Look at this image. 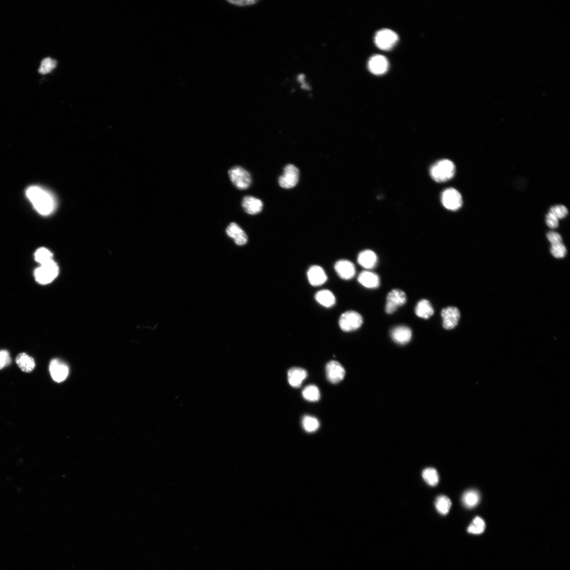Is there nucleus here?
Instances as JSON below:
<instances>
[{"label": "nucleus", "instance_id": "nucleus-7", "mask_svg": "<svg viewBox=\"0 0 570 570\" xmlns=\"http://www.w3.org/2000/svg\"><path fill=\"white\" fill-rule=\"evenodd\" d=\"M442 202L446 209L456 211L462 207L463 198L457 190L449 188L444 191L442 195Z\"/></svg>", "mask_w": 570, "mask_h": 570}, {"label": "nucleus", "instance_id": "nucleus-23", "mask_svg": "<svg viewBox=\"0 0 570 570\" xmlns=\"http://www.w3.org/2000/svg\"><path fill=\"white\" fill-rule=\"evenodd\" d=\"M18 367L25 372H30L35 368L36 364L32 357L22 353L19 354L16 358Z\"/></svg>", "mask_w": 570, "mask_h": 570}, {"label": "nucleus", "instance_id": "nucleus-35", "mask_svg": "<svg viewBox=\"0 0 570 570\" xmlns=\"http://www.w3.org/2000/svg\"><path fill=\"white\" fill-rule=\"evenodd\" d=\"M11 359L9 353L6 350L0 351V370L10 365Z\"/></svg>", "mask_w": 570, "mask_h": 570}, {"label": "nucleus", "instance_id": "nucleus-28", "mask_svg": "<svg viewBox=\"0 0 570 570\" xmlns=\"http://www.w3.org/2000/svg\"><path fill=\"white\" fill-rule=\"evenodd\" d=\"M422 477L424 481L429 485H437L439 481V476L437 471L432 468L424 470L422 472Z\"/></svg>", "mask_w": 570, "mask_h": 570}, {"label": "nucleus", "instance_id": "nucleus-32", "mask_svg": "<svg viewBox=\"0 0 570 570\" xmlns=\"http://www.w3.org/2000/svg\"><path fill=\"white\" fill-rule=\"evenodd\" d=\"M57 61L51 58H46L41 62L39 72L45 74L52 72L57 66Z\"/></svg>", "mask_w": 570, "mask_h": 570}, {"label": "nucleus", "instance_id": "nucleus-8", "mask_svg": "<svg viewBox=\"0 0 570 570\" xmlns=\"http://www.w3.org/2000/svg\"><path fill=\"white\" fill-rule=\"evenodd\" d=\"M299 171L293 164H288L284 168V174L279 178V184L281 188L291 189L297 185L299 181Z\"/></svg>", "mask_w": 570, "mask_h": 570}, {"label": "nucleus", "instance_id": "nucleus-34", "mask_svg": "<svg viewBox=\"0 0 570 570\" xmlns=\"http://www.w3.org/2000/svg\"><path fill=\"white\" fill-rule=\"evenodd\" d=\"M551 252L552 255L557 258H564L567 254V248L566 246L562 244L552 245L551 248Z\"/></svg>", "mask_w": 570, "mask_h": 570}, {"label": "nucleus", "instance_id": "nucleus-18", "mask_svg": "<svg viewBox=\"0 0 570 570\" xmlns=\"http://www.w3.org/2000/svg\"><path fill=\"white\" fill-rule=\"evenodd\" d=\"M242 205L245 212L251 215L259 214L263 208V202L260 199L251 196L245 197Z\"/></svg>", "mask_w": 570, "mask_h": 570}, {"label": "nucleus", "instance_id": "nucleus-38", "mask_svg": "<svg viewBox=\"0 0 570 570\" xmlns=\"http://www.w3.org/2000/svg\"><path fill=\"white\" fill-rule=\"evenodd\" d=\"M227 2L232 5L238 6H249L257 2L256 1H228Z\"/></svg>", "mask_w": 570, "mask_h": 570}, {"label": "nucleus", "instance_id": "nucleus-6", "mask_svg": "<svg viewBox=\"0 0 570 570\" xmlns=\"http://www.w3.org/2000/svg\"><path fill=\"white\" fill-rule=\"evenodd\" d=\"M398 40L397 34L390 29H382L376 34L374 41L377 47L383 50H389L396 45Z\"/></svg>", "mask_w": 570, "mask_h": 570}, {"label": "nucleus", "instance_id": "nucleus-3", "mask_svg": "<svg viewBox=\"0 0 570 570\" xmlns=\"http://www.w3.org/2000/svg\"><path fill=\"white\" fill-rule=\"evenodd\" d=\"M58 273V267L56 263L52 260L50 262L40 265L34 273V276L38 283L46 285L51 283L57 277Z\"/></svg>", "mask_w": 570, "mask_h": 570}, {"label": "nucleus", "instance_id": "nucleus-26", "mask_svg": "<svg viewBox=\"0 0 570 570\" xmlns=\"http://www.w3.org/2000/svg\"><path fill=\"white\" fill-rule=\"evenodd\" d=\"M435 504L437 511L445 516L449 513L451 506V502L448 497L440 496L436 498Z\"/></svg>", "mask_w": 570, "mask_h": 570}, {"label": "nucleus", "instance_id": "nucleus-33", "mask_svg": "<svg viewBox=\"0 0 570 570\" xmlns=\"http://www.w3.org/2000/svg\"><path fill=\"white\" fill-rule=\"evenodd\" d=\"M548 212L551 213L559 220L564 219L568 215V210L565 205H557L552 207Z\"/></svg>", "mask_w": 570, "mask_h": 570}, {"label": "nucleus", "instance_id": "nucleus-10", "mask_svg": "<svg viewBox=\"0 0 570 570\" xmlns=\"http://www.w3.org/2000/svg\"><path fill=\"white\" fill-rule=\"evenodd\" d=\"M327 378L333 384L340 382L344 379L346 371L341 364L335 361H332L327 364L326 367Z\"/></svg>", "mask_w": 570, "mask_h": 570}, {"label": "nucleus", "instance_id": "nucleus-17", "mask_svg": "<svg viewBox=\"0 0 570 570\" xmlns=\"http://www.w3.org/2000/svg\"><path fill=\"white\" fill-rule=\"evenodd\" d=\"M226 232L229 237L234 240L237 245L243 246L248 242V237L246 232L236 223H230Z\"/></svg>", "mask_w": 570, "mask_h": 570}, {"label": "nucleus", "instance_id": "nucleus-14", "mask_svg": "<svg viewBox=\"0 0 570 570\" xmlns=\"http://www.w3.org/2000/svg\"><path fill=\"white\" fill-rule=\"evenodd\" d=\"M335 270L341 278L346 280L353 278L356 273L354 265L346 259L340 260L336 262Z\"/></svg>", "mask_w": 570, "mask_h": 570}, {"label": "nucleus", "instance_id": "nucleus-2", "mask_svg": "<svg viewBox=\"0 0 570 570\" xmlns=\"http://www.w3.org/2000/svg\"><path fill=\"white\" fill-rule=\"evenodd\" d=\"M455 173L454 163L448 160L437 162L430 169L431 177L437 182H444L451 179Z\"/></svg>", "mask_w": 570, "mask_h": 570}, {"label": "nucleus", "instance_id": "nucleus-24", "mask_svg": "<svg viewBox=\"0 0 570 570\" xmlns=\"http://www.w3.org/2000/svg\"><path fill=\"white\" fill-rule=\"evenodd\" d=\"M315 298L320 304L327 308L333 306L336 302L334 295L331 291L326 290L318 292Z\"/></svg>", "mask_w": 570, "mask_h": 570}, {"label": "nucleus", "instance_id": "nucleus-22", "mask_svg": "<svg viewBox=\"0 0 570 570\" xmlns=\"http://www.w3.org/2000/svg\"><path fill=\"white\" fill-rule=\"evenodd\" d=\"M415 313L418 317L428 319L434 314V310L429 301L422 299L418 302L416 307Z\"/></svg>", "mask_w": 570, "mask_h": 570}, {"label": "nucleus", "instance_id": "nucleus-20", "mask_svg": "<svg viewBox=\"0 0 570 570\" xmlns=\"http://www.w3.org/2000/svg\"><path fill=\"white\" fill-rule=\"evenodd\" d=\"M358 281L364 287L371 289H373L380 286V278L377 274L369 272L364 271L359 276Z\"/></svg>", "mask_w": 570, "mask_h": 570}, {"label": "nucleus", "instance_id": "nucleus-13", "mask_svg": "<svg viewBox=\"0 0 570 570\" xmlns=\"http://www.w3.org/2000/svg\"><path fill=\"white\" fill-rule=\"evenodd\" d=\"M368 68L370 72L374 74H383L388 70V60L382 55H375L370 59Z\"/></svg>", "mask_w": 570, "mask_h": 570}, {"label": "nucleus", "instance_id": "nucleus-29", "mask_svg": "<svg viewBox=\"0 0 570 570\" xmlns=\"http://www.w3.org/2000/svg\"><path fill=\"white\" fill-rule=\"evenodd\" d=\"M35 259L40 265L46 264L53 260L51 251L45 248H41L37 250L34 255Z\"/></svg>", "mask_w": 570, "mask_h": 570}, {"label": "nucleus", "instance_id": "nucleus-5", "mask_svg": "<svg viewBox=\"0 0 570 570\" xmlns=\"http://www.w3.org/2000/svg\"><path fill=\"white\" fill-rule=\"evenodd\" d=\"M363 324L362 316L358 312L349 311L343 313L339 320V325L342 331L349 332L359 329Z\"/></svg>", "mask_w": 570, "mask_h": 570}, {"label": "nucleus", "instance_id": "nucleus-31", "mask_svg": "<svg viewBox=\"0 0 570 570\" xmlns=\"http://www.w3.org/2000/svg\"><path fill=\"white\" fill-rule=\"evenodd\" d=\"M485 527L484 520L482 518L476 517L469 527L468 532L473 534H480L484 531Z\"/></svg>", "mask_w": 570, "mask_h": 570}, {"label": "nucleus", "instance_id": "nucleus-16", "mask_svg": "<svg viewBox=\"0 0 570 570\" xmlns=\"http://www.w3.org/2000/svg\"><path fill=\"white\" fill-rule=\"evenodd\" d=\"M391 336L393 341L397 344L404 345L410 341L412 332L407 326H399L394 328L391 331Z\"/></svg>", "mask_w": 570, "mask_h": 570}, {"label": "nucleus", "instance_id": "nucleus-27", "mask_svg": "<svg viewBox=\"0 0 570 570\" xmlns=\"http://www.w3.org/2000/svg\"><path fill=\"white\" fill-rule=\"evenodd\" d=\"M302 395L305 400L311 402L318 401L321 397L320 390L315 385L307 386L303 390Z\"/></svg>", "mask_w": 570, "mask_h": 570}, {"label": "nucleus", "instance_id": "nucleus-36", "mask_svg": "<svg viewBox=\"0 0 570 570\" xmlns=\"http://www.w3.org/2000/svg\"><path fill=\"white\" fill-rule=\"evenodd\" d=\"M547 238L551 245H555L562 243L561 236L558 232H550L547 233Z\"/></svg>", "mask_w": 570, "mask_h": 570}, {"label": "nucleus", "instance_id": "nucleus-4", "mask_svg": "<svg viewBox=\"0 0 570 570\" xmlns=\"http://www.w3.org/2000/svg\"><path fill=\"white\" fill-rule=\"evenodd\" d=\"M230 179L239 190L248 189L251 183V177L248 171L240 167L232 168L229 171Z\"/></svg>", "mask_w": 570, "mask_h": 570}, {"label": "nucleus", "instance_id": "nucleus-25", "mask_svg": "<svg viewBox=\"0 0 570 570\" xmlns=\"http://www.w3.org/2000/svg\"><path fill=\"white\" fill-rule=\"evenodd\" d=\"M480 500L479 494L475 490H470L465 493L462 500L464 505L468 508L474 507L478 504Z\"/></svg>", "mask_w": 570, "mask_h": 570}, {"label": "nucleus", "instance_id": "nucleus-11", "mask_svg": "<svg viewBox=\"0 0 570 570\" xmlns=\"http://www.w3.org/2000/svg\"><path fill=\"white\" fill-rule=\"evenodd\" d=\"M443 327L446 329L454 328L458 324L461 313L455 307L444 308L441 313Z\"/></svg>", "mask_w": 570, "mask_h": 570}, {"label": "nucleus", "instance_id": "nucleus-37", "mask_svg": "<svg viewBox=\"0 0 570 570\" xmlns=\"http://www.w3.org/2000/svg\"><path fill=\"white\" fill-rule=\"evenodd\" d=\"M546 223L548 227L555 229L559 226V219L551 213L548 212L546 216Z\"/></svg>", "mask_w": 570, "mask_h": 570}, {"label": "nucleus", "instance_id": "nucleus-12", "mask_svg": "<svg viewBox=\"0 0 570 570\" xmlns=\"http://www.w3.org/2000/svg\"><path fill=\"white\" fill-rule=\"evenodd\" d=\"M50 370L52 378L58 383L65 381L69 374L68 366L58 359H53L51 361Z\"/></svg>", "mask_w": 570, "mask_h": 570}, {"label": "nucleus", "instance_id": "nucleus-15", "mask_svg": "<svg viewBox=\"0 0 570 570\" xmlns=\"http://www.w3.org/2000/svg\"><path fill=\"white\" fill-rule=\"evenodd\" d=\"M309 283L313 286H320L323 285L327 279L324 270L319 266H312L307 272Z\"/></svg>", "mask_w": 570, "mask_h": 570}, {"label": "nucleus", "instance_id": "nucleus-21", "mask_svg": "<svg viewBox=\"0 0 570 570\" xmlns=\"http://www.w3.org/2000/svg\"><path fill=\"white\" fill-rule=\"evenodd\" d=\"M359 264L367 270L373 269L377 263V257L373 251L366 250L359 253L358 257Z\"/></svg>", "mask_w": 570, "mask_h": 570}, {"label": "nucleus", "instance_id": "nucleus-19", "mask_svg": "<svg viewBox=\"0 0 570 570\" xmlns=\"http://www.w3.org/2000/svg\"><path fill=\"white\" fill-rule=\"evenodd\" d=\"M306 371L300 368H293L288 371V379L290 385L295 388H299L307 376Z\"/></svg>", "mask_w": 570, "mask_h": 570}, {"label": "nucleus", "instance_id": "nucleus-9", "mask_svg": "<svg viewBox=\"0 0 570 570\" xmlns=\"http://www.w3.org/2000/svg\"><path fill=\"white\" fill-rule=\"evenodd\" d=\"M407 300L406 293L399 289L391 291L388 295L386 312L391 314L395 313L398 307L406 303Z\"/></svg>", "mask_w": 570, "mask_h": 570}, {"label": "nucleus", "instance_id": "nucleus-1", "mask_svg": "<svg viewBox=\"0 0 570 570\" xmlns=\"http://www.w3.org/2000/svg\"><path fill=\"white\" fill-rule=\"evenodd\" d=\"M25 194L34 209L41 215H50L56 207L53 196L42 187L33 185L26 190Z\"/></svg>", "mask_w": 570, "mask_h": 570}, {"label": "nucleus", "instance_id": "nucleus-30", "mask_svg": "<svg viewBox=\"0 0 570 570\" xmlns=\"http://www.w3.org/2000/svg\"><path fill=\"white\" fill-rule=\"evenodd\" d=\"M302 424L305 430L308 432H313L320 427V422L318 419L310 416H305Z\"/></svg>", "mask_w": 570, "mask_h": 570}]
</instances>
